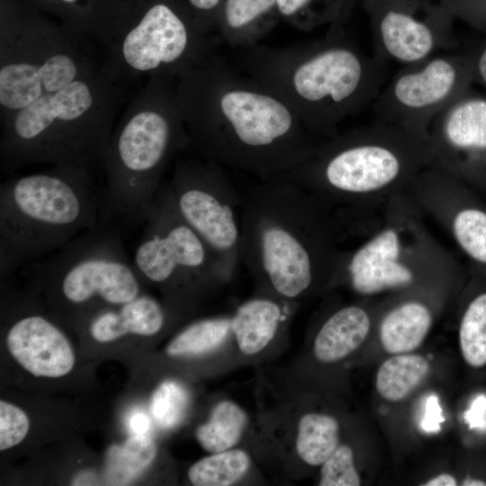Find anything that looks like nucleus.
I'll return each mask as SVG.
<instances>
[{
	"mask_svg": "<svg viewBox=\"0 0 486 486\" xmlns=\"http://www.w3.org/2000/svg\"><path fill=\"white\" fill-rule=\"evenodd\" d=\"M92 41L30 2L1 0L0 163L103 164L124 86Z\"/></svg>",
	"mask_w": 486,
	"mask_h": 486,
	"instance_id": "obj_1",
	"label": "nucleus"
},
{
	"mask_svg": "<svg viewBox=\"0 0 486 486\" xmlns=\"http://www.w3.org/2000/svg\"><path fill=\"white\" fill-rule=\"evenodd\" d=\"M176 94L201 158L269 180L287 176L315 149L280 95L215 54L176 80Z\"/></svg>",
	"mask_w": 486,
	"mask_h": 486,
	"instance_id": "obj_2",
	"label": "nucleus"
},
{
	"mask_svg": "<svg viewBox=\"0 0 486 486\" xmlns=\"http://www.w3.org/2000/svg\"><path fill=\"white\" fill-rule=\"evenodd\" d=\"M246 75L280 95L310 134L329 133L373 104L385 80L386 63L368 56L345 35L328 30L317 41L290 47L242 48Z\"/></svg>",
	"mask_w": 486,
	"mask_h": 486,
	"instance_id": "obj_3",
	"label": "nucleus"
},
{
	"mask_svg": "<svg viewBox=\"0 0 486 486\" xmlns=\"http://www.w3.org/2000/svg\"><path fill=\"white\" fill-rule=\"evenodd\" d=\"M240 262L278 297L308 292L331 252L307 189L284 178L261 180L242 198Z\"/></svg>",
	"mask_w": 486,
	"mask_h": 486,
	"instance_id": "obj_4",
	"label": "nucleus"
},
{
	"mask_svg": "<svg viewBox=\"0 0 486 486\" xmlns=\"http://www.w3.org/2000/svg\"><path fill=\"white\" fill-rule=\"evenodd\" d=\"M191 145L176 81L148 78L114 124L104 156L105 212L145 222L167 165Z\"/></svg>",
	"mask_w": 486,
	"mask_h": 486,
	"instance_id": "obj_5",
	"label": "nucleus"
},
{
	"mask_svg": "<svg viewBox=\"0 0 486 486\" xmlns=\"http://www.w3.org/2000/svg\"><path fill=\"white\" fill-rule=\"evenodd\" d=\"M93 169L55 165L0 186L2 274L40 259L103 224L104 190Z\"/></svg>",
	"mask_w": 486,
	"mask_h": 486,
	"instance_id": "obj_6",
	"label": "nucleus"
},
{
	"mask_svg": "<svg viewBox=\"0 0 486 486\" xmlns=\"http://www.w3.org/2000/svg\"><path fill=\"white\" fill-rule=\"evenodd\" d=\"M104 48L111 75L125 84L154 76L177 80L214 53L185 0H125Z\"/></svg>",
	"mask_w": 486,
	"mask_h": 486,
	"instance_id": "obj_7",
	"label": "nucleus"
},
{
	"mask_svg": "<svg viewBox=\"0 0 486 486\" xmlns=\"http://www.w3.org/2000/svg\"><path fill=\"white\" fill-rule=\"evenodd\" d=\"M63 302L85 306L128 302L140 293V277L118 230L104 224L87 230L51 254L27 264Z\"/></svg>",
	"mask_w": 486,
	"mask_h": 486,
	"instance_id": "obj_8",
	"label": "nucleus"
},
{
	"mask_svg": "<svg viewBox=\"0 0 486 486\" xmlns=\"http://www.w3.org/2000/svg\"><path fill=\"white\" fill-rule=\"evenodd\" d=\"M222 166L203 158L179 159L166 186L180 216L230 278L240 262L242 199Z\"/></svg>",
	"mask_w": 486,
	"mask_h": 486,
	"instance_id": "obj_9",
	"label": "nucleus"
},
{
	"mask_svg": "<svg viewBox=\"0 0 486 486\" xmlns=\"http://www.w3.org/2000/svg\"><path fill=\"white\" fill-rule=\"evenodd\" d=\"M473 82L471 53L439 52L403 66L382 88L373 111L379 122L424 138L434 120Z\"/></svg>",
	"mask_w": 486,
	"mask_h": 486,
	"instance_id": "obj_10",
	"label": "nucleus"
},
{
	"mask_svg": "<svg viewBox=\"0 0 486 486\" xmlns=\"http://www.w3.org/2000/svg\"><path fill=\"white\" fill-rule=\"evenodd\" d=\"M403 130L379 122L374 132L355 133L313 150L300 166L282 177L308 189L325 187L344 194L382 188L403 173L406 148L397 137Z\"/></svg>",
	"mask_w": 486,
	"mask_h": 486,
	"instance_id": "obj_11",
	"label": "nucleus"
},
{
	"mask_svg": "<svg viewBox=\"0 0 486 486\" xmlns=\"http://www.w3.org/2000/svg\"><path fill=\"white\" fill-rule=\"evenodd\" d=\"M132 264L140 279L169 290L229 279L212 252L177 212L166 185L145 221Z\"/></svg>",
	"mask_w": 486,
	"mask_h": 486,
	"instance_id": "obj_12",
	"label": "nucleus"
},
{
	"mask_svg": "<svg viewBox=\"0 0 486 486\" xmlns=\"http://www.w3.org/2000/svg\"><path fill=\"white\" fill-rule=\"evenodd\" d=\"M374 56L403 66L458 45L454 16L436 0H363Z\"/></svg>",
	"mask_w": 486,
	"mask_h": 486,
	"instance_id": "obj_13",
	"label": "nucleus"
},
{
	"mask_svg": "<svg viewBox=\"0 0 486 486\" xmlns=\"http://www.w3.org/2000/svg\"><path fill=\"white\" fill-rule=\"evenodd\" d=\"M6 344L12 356L38 377H60L68 374L75 355L64 333L40 314L25 315L10 327Z\"/></svg>",
	"mask_w": 486,
	"mask_h": 486,
	"instance_id": "obj_14",
	"label": "nucleus"
},
{
	"mask_svg": "<svg viewBox=\"0 0 486 486\" xmlns=\"http://www.w3.org/2000/svg\"><path fill=\"white\" fill-rule=\"evenodd\" d=\"M434 145L440 157L486 154V97L470 90L432 122Z\"/></svg>",
	"mask_w": 486,
	"mask_h": 486,
	"instance_id": "obj_15",
	"label": "nucleus"
},
{
	"mask_svg": "<svg viewBox=\"0 0 486 486\" xmlns=\"http://www.w3.org/2000/svg\"><path fill=\"white\" fill-rule=\"evenodd\" d=\"M400 240L393 230H386L359 248L346 265L351 285L362 294L402 286L412 274L397 261Z\"/></svg>",
	"mask_w": 486,
	"mask_h": 486,
	"instance_id": "obj_16",
	"label": "nucleus"
},
{
	"mask_svg": "<svg viewBox=\"0 0 486 486\" xmlns=\"http://www.w3.org/2000/svg\"><path fill=\"white\" fill-rule=\"evenodd\" d=\"M40 13L48 14L64 27L104 47L120 19L125 0H31Z\"/></svg>",
	"mask_w": 486,
	"mask_h": 486,
	"instance_id": "obj_17",
	"label": "nucleus"
},
{
	"mask_svg": "<svg viewBox=\"0 0 486 486\" xmlns=\"http://www.w3.org/2000/svg\"><path fill=\"white\" fill-rule=\"evenodd\" d=\"M164 307L153 297L140 294L117 305L116 310H103L89 322V334L101 343L117 340L126 335L150 337L166 323Z\"/></svg>",
	"mask_w": 486,
	"mask_h": 486,
	"instance_id": "obj_18",
	"label": "nucleus"
},
{
	"mask_svg": "<svg viewBox=\"0 0 486 486\" xmlns=\"http://www.w3.org/2000/svg\"><path fill=\"white\" fill-rule=\"evenodd\" d=\"M279 20L276 0H222L217 32L229 45L246 48L257 44Z\"/></svg>",
	"mask_w": 486,
	"mask_h": 486,
	"instance_id": "obj_19",
	"label": "nucleus"
},
{
	"mask_svg": "<svg viewBox=\"0 0 486 486\" xmlns=\"http://www.w3.org/2000/svg\"><path fill=\"white\" fill-rule=\"evenodd\" d=\"M370 326L368 314L358 306L337 310L323 323L315 338V357L322 363L345 358L364 341Z\"/></svg>",
	"mask_w": 486,
	"mask_h": 486,
	"instance_id": "obj_20",
	"label": "nucleus"
},
{
	"mask_svg": "<svg viewBox=\"0 0 486 486\" xmlns=\"http://www.w3.org/2000/svg\"><path fill=\"white\" fill-rule=\"evenodd\" d=\"M283 320V307L270 297L243 302L231 317V332L239 350L247 356L260 352L273 340Z\"/></svg>",
	"mask_w": 486,
	"mask_h": 486,
	"instance_id": "obj_21",
	"label": "nucleus"
},
{
	"mask_svg": "<svg viewBox=\"0 0 486 486\" xmlns=\"http://www.w3.org/2000/svg\"><path fill=\"white\" fill-rule=\"evenodd\" d=\"M432 325L429 310L419 302H406L391 310L380 326V340L390 354H406L418 348Z\"/></svg>",
	"mask_w": 486,
	"mask_h": 486,
	"instance_id": "obj_22",
	"label": "nucleus"
},
{
	"mask_svg": "<svg viewBox=\"0 0 486 486\" xmlns=\"http://www.w3.org/2000/svg\"><path fill=\"white\" fill-rule=\"evenodd\" d=\"M430 372L428 361L415 354H397L379 367L375 387L382 398L400 401L411 394Z\"/></svg>",
	"mask_w": 486,
	"mask_h": 486,
	"instance_id": "obj_23",
	"label": "nucleus"
},
{
	"mask_svg": "<svg viewBox=\"0 0 486 486\" xmlns=\"http://www.w3.org/2000/svg\"><path fill=\"white\" fill-rule=\"evenodd\" d=\"M280 19L310 32L319 26L344 30L350 18L346 0H276Z\"/></svg>",
	"mask_w": 486,
	"mask_h": 486,
	"instance_id": "obj_24",
	"label": "nucleus"
},
{
	"mask_svg": "<svg viewBox=\"0 0 486 486\" xmlns=\"http://www.w3.org/2000/svg\"><path fill=\"white\" fill-rule=\"evenodd\" d=\"M156 454L157 446L148 435H130L123 444L113 445L107 450L106 481L112 485L128 484L149 466Z\"/></svg>",
	"mask_w": 486,
	"mask_h": 486,
	"instance_id": "obj_25",
	"label": "nucleus"
},
{
	"mask_svg": "<svg viewBox=\"0 0 486 486\" xmlns=\"http://www.w3.org/2000/svg\"><path fill=\"white\" fill-rule=\"evenodd\" d=\"M339 425L335 418L307 413L298 424L296 451L306 464L318 466L338 446Z\"/></svg>",
	"mask_w": 486,
	"mask_h": 486,
	"instance_id": "obj_26",
	"label": "nucleus"
},
{
	"mask_svg": "<svg viewBox=\"0 0 486 486\" xmlns=\"http://www.w3.org/2000/svg\"><path fill=\"white\" fill-rule=\"evenodd\" d=\"M246 423L244 410L237 404L224 400L214 407L209 420L197 428L195 436L204 450L222 452L238 442Z\"/></svg>",
	"mask_w": 486,
	"mask_h": 486,
	"instance_id": "obj_27",
	"label": "nucleus"
},
{
	"mask_svg": "<svg viewBox=\"0 0 486 486\" xmlns=\"http://www.w3.org/2000/svg\"><path fill=\"white\" fill-rule=\"evenodd\" d=\"M231 332V317L206 318L191 323L168 344L170 356H198L222 344Z\"/></svg>",
	"mask_w": 486,
	"mask_h": 486,
	"instance_id": "obj_28",
	"label": "nucleus"
},
{
	"mask_svg": "<svg viewBox=\"0 0 486 486\" xmlns=\"http://www.w3.org/2000/svg\"><path fill=\"white\" fill-rule=\"evenodd\" d=\"M249 466L245 451L229 449L198 460L189 468L188 478L196 486H227L241 479Z\"/></svg>",
	"mask_w": 486,
	"mask_h": 486,
	"instance_id": "obj_29",
	"label": "nucleus"
},
{
	"mask_svg": "<svg viewBox=\"0 0 486 486\" xmlns=\"http://www.w3.org/2000/svg\"><path fill=\"white\" fill-rule=\"evenodd\" d=\"M459 344L470 366L486 365V293L477 296L466 309L460 325Z\"/></svg>",
	"mask_w": 486,
	"mask_h": 486,
	"instance_id": "obj_30",
	"label": "nucleus"
},
{
	"mask_svg": "<svg viewBox=\"0 0 486 486\" xmlns=\"http://www.w3.org/2000/svg\"><path fill=\"white\" fill-rule=\"evenodd\" d=\"M188 405L185 389L175 381H165L151 399V413L158 425L165 429L177 426L184 417Z\"/></svg>",
	"mask_w": 486,
	"mask_h": 486,
	"instance_id": "obj_31",
	"label": "nucleus"
},
{
	"mask_svg": "<svg viewBox=\"0 0 486 486\" xmlns=\"http://www.w3.org/2000/svg\"><path fill=\"white\" fill-rule=\"evenodd\" d=\"M454 233L462 248L475 260L486 263V213L476 209L460 212Z\"/></svg>",
	"mask_w": 486,
	"mask_h": 486,
	"instance_id": "obj_32",
	"label": "nucleus"
},
{
	"mask_svg": "<svg viewBox=\"0 0 486 486\" xmlns=\"http://www.w3.org/2000/svg\"><path fill=\"white\" fill-rule=\"evenodd\" d=\"M320 486H358L359 474L354 463V454L348 446H338L321 464Z\"/></svg>",
	"mask_w": 486,
	"mask_h": 486,
	"instance_id": "obj_33",
	"label": "nucleus"
},
{
	"mask_svg": "<svg viewBox=\"0 0 486 486\" xmlns=\"http://www.w3.org/2000/svg\"><path fill=\"white\" fill-rule=\"evenodd\" d=\"M30 421L23 410L4 400L0 401V450L21 443L26 436Z\"/></svg>",
	"mask_w": 486,
	"mask_h": 486,
	"instance_id": "obj_34",
	"label": "nucleus"
},
{
	"mask_svg": "<svg viewBox=\"0 0 486 486\" xmlns=\"http://www.w3.org/2000/svg\"><path fill=\"white\" fill-rule=\"evenodd\" d=\"M454 19L486 32V0H436Z\"/></svg>",
	"mask_w": 486,
	"mask_h": 486,
	"instance_id": "obj_35",
	"label": "nucleus"
},
{
	"mask_svg": "<svg viewBox=\"0 0 486 486\" xmlns=\"http://www.w3.org/2000/svg\"><path fill=\"white\" fill-rule=\"evenodd\" d=\"M200 30L212 35L217 32L218 14L222 0H185Z\"/></svg>",
	"mask_w": 486,
	"mask_h": 486,
	"instance_id": "obj_36",
	"label": "nucleus"
},
{
	"mask_svg": "<svg viewBox=\"0 0 486 486\" xmlns=\"http://www.w3.org/2000/svg\"><path fill=\"white\" fill-rule=\"evenodd\" d=\"M445 421L443 410L436 395H429L426 400L425 414L421 421V428L427 433L440 431L441 424Z\"/></svg>",
	"mask_w": 486,
	"mask_h": 486,
	"instance_id": "obj_37",
	"label": "nucleus"
},
{
	"mask_svg": "<svg viewBox=\"0 0 486 486\" xmlns=\"http://www.w3.org/2000/svg\"><path fill=\"white\" fill-rule=\"evenodd\" d=\"M472 54L474 82L486 87V40Z\"/></svg>",
	"mask_w": 486,
	"mask_h": 486,
	"instance_id": "obj_38",
	"label": "nucleus"
},
{
	"mask_svg": "<svg viewBox=\"0 0 486 486\" xmlns=\"http://www.w3.org/2000/svg\"><path fill=\"white\" fill-rule=\"evenodd\" d=\"M128 428L130 435L148 436L150 429V419L142 410H134L129 417Z\"/></svg>",
	"mask_w": 486,
	"mask_h": 486,
	"instance_id": "obj_39",
	"label": "nucleus"
},
{
	"mask_svg": "<svg viewBox=\"0 0 486 486\" xmlns=\"http://www.w3.org/2000/svg\"><path fill=\"white\" fill-rule=\"evenodd\" d=\"M423 485L424 486H455L457 485V483H456V480L454 479L453 475L448 474V473H442L430 479Z\"/></svg>",
	"mask_w": 486,
	"mask_h": 486,
	"instance_id": "obj_40",
	"label": "nucleus"
},
{
	"mask_svg": "<svg viewBox=\"0 0 486 486\" xmlns=\"http://www.w3.org/2000/svg\"><path fill=\"white\" fill-rule=\"evenodd\" d=\"M462 485L463 486H486V482L482 480L468 478L463 482Z\"/></svg>",
	"mask_w": 486,
	"mask_h": 486,
	"instance_id": "obj_41",
	"label": "nucleus"
},
{
	"mask_svg": "<svg viewBox=\"0 0 486 486\" xmlns=\"http://www.w3.org/2000/svg\"><path fill=\"white\" fill-rule=\"evenodd\" d=\"M356 0H346V8L348 14L351 15L352 11L354 9V6L356 4Z\"/></svg>",
	"mask_w": 486,
	"mask_h": 486,
	"instance_id": "obj_42",
	"label": "nucleus"
}]
</instances>
